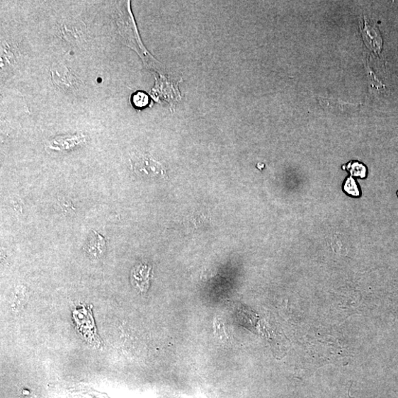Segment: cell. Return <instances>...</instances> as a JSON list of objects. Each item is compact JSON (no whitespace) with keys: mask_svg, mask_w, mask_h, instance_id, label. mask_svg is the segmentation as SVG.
I'll use <instances>...</instances> for the list:
<instances>
[{"mask_svg":"<svg viewBox=\"0 0 398 398\" xmlns=\"http://www.w3.org/2000/svg\"><path fill=\"white\" fill-rule=\"evenodd\" d=\"M132 165L134 171L140 176L150 178H164L166 176L164 166L147 154H135L132 157Z\"/></svg>","mask_w":398,"mask_h":398,"instance_id":"6da1fadb","label":"cell"},{"mask_svg":"<svg viewBox=\"0 0 398 398\" xmlns=\"http://www.w3.org/2000/svg\"><path fill=\"white\" fill-rule=\"evenodd\" d=\"M359 29L367 47L375 53L380 54L382 50L383 40L377 27L365 16L363 25L360 24Z\"/></svg>","mask_w":398,"mask_h":398,"instance_id":"7a4b0ae2","label":"cell"},{"mask_svg":"<svg viewBox=\"0 0 398 398\" xmlns=\"http://www.w3.org/2000/svg\"><path fill=\"white\" fill-rule=\"evenodd\" d=\"M152 271V266L147 263H140L132 269V285L142 293H146L149 288Z\"/></svg>","mask_w":398,"mask_h":398,"instance_id":"3957f363","label":"cell"},{"mask_svg":"<svg viewBox=\"0 0 398 398\" xmlns=\"http://www.w3.org/2000/svg\"><path fill=\"white\" fill-rule=\"evenodd\" d=\"M319 101L324 110L334 114H352L360 110V105L358 104H353L331 98H320Z\"/></svg>","mask_w":398,"mask_h":398,"instance_id":"277c9868","label":"cell"},{"mask_svg":"<svg viewBox=\"0 0 398 398\" xmlns=\"http://www.w3.org/2000/svg\"><path fill=\"white\" fill-rule=\"evenodd\" d=\"M52 78L60 86H63L66 88H74L76 83L75 76H72L69 69L63 66L57 65L52 68Z\"/></svg>","mask_w":398,"mask_h":398,"instance_id":"5b68a950","label":"cell"},{"mask_svg":"<svg viewBox=\"0 0 398 398\" xmlns=\"http://www.w3.org/2000/svg\"><path fill=\"white\" fill-rule=\"evenodd\" d=\"M97 239L95 241H90L86 246V251L89 256L97 258L103 254L105 249L104 239L101 237V235L97 234Z\"/></svg>","mask_w":398,"mask_h":398,"instance_id":"8992f818","label":"cell"},{"mask_svg":"<svg viewBox=\"0 0 398 398\" xmlns=\"http://www.w3.org/2000/svg\"><path fill=\"white\" fill-rule=\"evenodd\" d=\"M347 170H348L353 176L360 178H365L366 176L367 169L365 166L359 164L358 161L350 162V164L347 166Z\"/></svg>","mask_w":398,"mask_h":398,"instance_id":"52a82bcc","label":"cell"},{"mask_svg":"<svg viewBox=\"0 0 398 398\" xmlns=\"http://www.w3.org/2000/svg\"><path fill=\"white\" fill-rule=\"evenodd\" d=\"M132 101L136 108H142L148 106L149 98L144 93L137 92L133 95Z\"/></svg>","mask_w":398,"mask_h":398,"instance_id":"ba28073f","label":"cell"},{"mask_svg":"<svg viewBox=\"0 0 398 398\" xmlns=\"http://www.w3.org/2000/svg\"><path fill=\"white\" fill-rule=\"evenodd\" d=\"M343 190L353 196H359L360 192L355 180L352 177L346 179Z\"/></svg>","mask_w":398,"mask_h":398,"instance_id":"9c48e42d","label":"cell"}]
</instances>
